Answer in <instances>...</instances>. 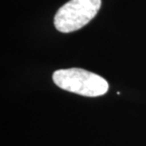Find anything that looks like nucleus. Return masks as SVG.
I'll use <instances>...</instances> for the list:
<instances>
[{
    "label": "nucleus",
    "mask_w": 146,
    "mask_h": 146,
    "mask_svg": "<svg viewBox=\"0 0 146 146\" xmlns=\"http://www.w3.org/2000/svg\"><path fill=\"white\" fill-rule=\"evenodd\" d=\"M52 80L60 88L86 97H100L109 88L106 79L83 68L59 69L53 73Z\"/></svg>",
    "instance_id": "f257e3e1"
},
{
    "label": "nucleus",
    "mask_w": 146,
    "mask_h": 146,
    "mask_svg": "<svg viewBox=\"0 0 146 146\" xmlns=\"http://www.w3.org/2000/svg\"><path fill=\"white\" fill-rule=\"evenodd\" d=\"M102 0H69L54 16V26L60 33H72L84 27L96 16Z\"/></svg>",
    "instance_id": "f03ea898"
}]
</instances>
